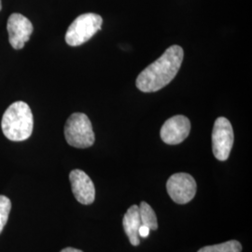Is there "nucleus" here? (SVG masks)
<instances>
[{
	"instance_id": "9",
	"label": "nucleus",
	"mask_w": 252,
	"mask_h": 252,
	"mask_svg": "<svg viewBox=\"0 0 252 252\" xmlns=\"http://www.w3.org/2000/svg\"><path fill=\"white\" fill-rule=\"evenodd\" d=\"M72 192L76 200L82 205H91L95 199V188L85 172L75 169L69 174Z\"/></svg>"
},
{
	"instance_id": "16",
	"label": "nucleus",
	"mask_w": 252,
	"mask_h": 252,
	"mask_svg": "<svg viewBox=\"0 0 252 252\" xmlns=\"http://www.w3.org/2000/svg\"><path fill=\"white\" fill-rule=\"evenodd\" d=\"M1 8H2V6H1V0H0V10H1Z\"/></svg>"
},
{
	"instance_id": "4",
	"label": "nucleus",
	"mask_w": 252,
	"mask_h": 252,
	"mask_svg": "<svg viewBox=\"0 0 252 252\" xmlns=\"http://www.w3.org/2000/svg\"><path fill=\"white\" fill-rule=\"evenodd\" d=\"M103 24L102 17L95 13H84L74 20L69 26L65 41L69 46L76 47L87 42L101 29Z\"/></svg>"
},
{
	"instance_id": "15",
	"label": "nucleus",
	"mask_w": 252,
	"mask_h": 252,
	"mask_svg": "<svg viewBox=\"0 0 252 252\" xmlns=\"http://www.w3.org/2000/svg\"><path fill=\"white\" fill-rule=\"evenodd\" d=\"M60 252H83L81 250H77V249H74V248H65V249H63Z\"/></svg>"
},
{
	"instance_id": "7",
	"label": "nucleus",
	"mask_w": 252,
	"mask_h": 252,
	"mask_svg": "<svg viewBox=\"0 0 252 252\" xmlns=\"http://www.w3.org/2000/svg\"><path fill=\"white\" fill-rule=\"evenodd\" d=\"M7 30L10 45L15 50H20L29 40L33 32V26L26 16L20 13H13L8 20Z\"/></svg>"
},
{
	"instance_id": "11",
	"label": "nucleus",
	"mask_w": 252,
	"mask_h": 252,
	"mask_svg": "<svg viewBox=\"0 0 252 252\" xmlns=\"http://www.w3.org/2000/svg\"><path fill=\"white\" fill-rule=\"evenodd\" d=\"M139 215L142 225L147 226L150 230H157L158 229V221L157 217L153 209L148 203L141 202L139 206Z\"/></svg>"
},
{
	"instance_id": "14",
	"label": "nucleus",
	"mask_w": 252,
	"mask_h": 252,
	"mask_svg": "<svg viewBox=\"0 0 252 252\" xmlns=\"http://www.w3.org/2000/svg\"><path fill=\"white\" fill-rule=\"evenodd\" d=\"M151 230L147 227V226L141 225L139 227V230H138V234H139V237H143V238H147L150 234Z\"/></svg>"
},
{
	"instance_id": "6",
	"label": "nucleus",
	"mask_w": 252,
	"mask_h": 252,
	"mask_svg": "<svg viewBox=\"0 0 252 252\" xmlns=\"http://www.w3.org/2000/svg\"><path fill=\"white\" fill-rule=\"evenodd\" d=\"M166 189L175 203L185 205L194 198L197 185L189 174L177 173L172 175L167 180Z\"/></svg>"
},
{
	"instance_id": "13",
	"label": "nucleus",
	"mask_w": 252,
	"mask_h": 252,
	"mask_svg": "<svg viewBox=\"0 0 252 252\" xmlns=\"http://www.w3.org/2000/svg\"><path fill=\"white\" fill-rule=\"evenodd\" d=\"M11 209V202L7 196L0 195V234L9 220V212Z\"/></svg>"
},
{
	"instance_id": "8",
	"label": "nucleus",
	"mask_w": 252,
	"mask_h": 252,
	"mask_svg": "<svg viewBox=\"0 0 252 252\" xmlns=\"http://www.w3.org/2000/svg\"><path fill=\"white\" fill-rule=\"evenodd\" d=\"M190 122L183 115L168 119L161 128V138L164 143L178 145L183 142L189 134Z\"/></svg>"
},
{
	"instance_id": "3",
	"label": "nucleus",
	"mask_w": 252,
	"mask_h": 252,
	"mask_svg": "<svg viewBox=\"0 0 252 252\" xmlns=\"http://www.w3.org/2000/svg\"><path fill=\"white\" fill-rule=\"evenodd\" d=\"M64 137L74 148H90L94 143L95 136L89 118L83 113H73L65 123Z\"/></svg>"
},
{
	"instance_id": "2",
	"label": "nucleus",
	"mask_w": 252,
	"mask_h": 252,
	"mask_svg": "<svg viewBox=\"0 0 252 252\" xmlns=\"http://www.w3.org/2000/svg\"><path fill=\"white\" fill-rule=\"evenodd\" d=\"M34 127V119L31 108L27 103L17 101L6 109L1 128L4 135L11 141H24L29 138Z\"/></svg>"
},
{
	"instance_id": "12",
	"label": "nucleus",
	"mask_w": 252,
	"mask_h": 252,
	"mask_svg": "<svg viewBox=\"0 0 252 252\" xmlns=\"http://www.w3.org/2000/svg\"><path fill=\"white\" fill-rule=\"evenodd\" d=\"M242 246L237 240H230L224 243L207 246L197 252H241Z\"/></svg>"
},
{
	"instance_id": "5",
	"label": "nucleus",
	"mask_w": 252,
	"mask_h": 252,
	"mask_svg": "<svg viewBox=\"0 0 252 252\" xmlns=\"http://www.w3.org/2000/svg\"><path fill=\"white\" fill-rule=\"evenodd\" d=\"M234 131L228 119L218 118L212 132V151L219 161H226L234 145Z\"/></svg>"
},
{
	"instance_id": "10",
	"label": "nucleus",
	"mask_w": 252,
	"mask_h": 252,
	"mask_svg": "<svg viewBox=\"0 0 252 252\" xmlns=\"http://www.w3.org/2000/svg\"><path fill=\"white\" fill-rule=\"evenodd\" d=\"M142 225L139 215V207L133 205L126 211V215L123 219V226L126 235L129 238L130 243L133 246H138L140 244V237L138 234L139 227Z\"/></svg>"
},
{
	"instance_id": "1",
	"label": "nucleus",
	"mask_w": 252,
	"mask_h": 252,
	"mask_svg": "<svg viewBox=\"0 0 252 252\" xmlns=\"http://www.w3.org/2000/svg\"><path fill=\"white\" fill-rule=\"evenodd\" d=\"M183 56L184 53L181 47H169L161 57L138 75L135 81L136 87L144 93L161 90L177 76L183 61Z\"/></svg>"
}]
</instances>
